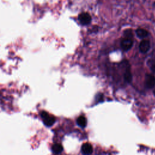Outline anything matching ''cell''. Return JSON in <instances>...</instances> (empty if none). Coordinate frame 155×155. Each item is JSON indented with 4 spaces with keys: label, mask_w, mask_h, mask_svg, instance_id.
<instances>
[{
    "label": "cell",
    "mask_w": 155,
    "mask_h": 155,
    "mask_svg": "<svg viewBox=\"0 0 155 155\" xmlns=\"http://www.w3.org/2000/svg\"><path fill=\"white\" fill-rule=\"evenodd\" d=\"M52 151L55 154H59L63 150V147L60 143H55L51 147Z\"/></svg>",
    "instance_id": "ba28073f"
},
{
    "label": "cell",
    "mask_w": 155,
    "mask_h": 155,
    "mask_svg": "<svg viewBox=\"0 0 155 155\" xmlns=\"http://www.w3.org/2000/svg\"><path fill=\"white\" fill-rule=\"evenodd\" d=\"M136 33L137 36L140 38H143L147 36L148 31L143 28H138L136 31Z\"/></svg>",
    "instance_id": "9c48e42d"
},
{
    "label": "cell",
    "mask_w": 155,
    "mask_h": 155,
    "mask_svg": "<svg viewBox=\"0 0 155 155\" xmlns=\"http://www.w3.org/2000/svg\"><path fill=\"white\" fill-rule=\"evenodd\" d=\"M124 79L128 83L131 82L132 81V74L131 73L130 68L128 65H127L124 73Z\"/></svg>",
    "instance_id": "52a82bcc"
},
{
    "label": "cell",
    "mask_w": 155,
    "mask_h": 155,
    "mask_svg": "<svg viewBox=\"0 0 155 155\" xmlns=\"http://www.w3.org/2000/svg\"><path fill=\"white\" fill-rule=\"evenodd\" d=\"M155 85V77L152 74H147L145 78V86L148 88H152Z\"/></svg>",
    "instance_id": "277c9868"
},
{
    "label": "cell",
    "mask_w": 155,
    "mask_h": 155,
    "mask_svg": "<svg viewBox=\"0 0 155 155\" xmlns=\"http://www.w3.org/2000/svg\"><path fill=\"white\" fill-rule=\"evenodd\" d=\"M41 116L43 120L44 124L47 127L52 126L55 122V118L45 111H42L41 113Z\"/></svg>",
    "instance_id": "6da1fadb"
},
{
    "label": "cell",
    "mask_w": 155,
    "mask_h": 155,
    "mask_svg": "<svg viewBox=\"0 0 155 155\" xmlns=\"http://www.w3.org/2000/svg\"><path fill=\"white\" fill-rule=\"evenodd\" d=\"M78 19L82 25H88L91 20V16L88 13H82L79 15Z\"/></svg>",
    "instance_id": "3957f363"
},
{
    "label": "cell",
    "mask_w": 155,
    "mask_h": 155,
    "mask_svg": "<svg viewBox=\"0 0 155 155\" xmlns=\"http://www.w3.org/2000/svg\"><path fill=\"white\" fill-rule=\"evenodd\" d=\"M81 151L84 154H90L93 152V147L89 143H85L82 145Z\"/></svg>",
    "instance_id": "8992f818"
},
{
    "label": "cell",
    "mask_w": 155,
    "mask_h": 155,
    "mask_svg": "<svg viewBox=\"0 0 155 155\" xmlns=\"http://www.w3.org/2000/svg\"><path fill=\"white\" fill-rule=\"evenodd\" d=\"M125 35L126 37H128V38H131L132 37V33L130 30H127L125 32Z\"/></svg>",
    "instance_id": "8fae6325"
},
{
    "label": "cell",
    "mask_w": 155,
    "mask_h": 155,
    "mask_svg": "<svg viewBox=\"0 0 155 155\" xmlns=\"http://www.w3.org/2000/svg\"><path fill=\"white\" fill-rule=\"evenodd\" d=\"M76 122H77V124L81 127H85L87 125V123L86 118L82 116L78 117L76 120Z\"/></svg>",
    "instance_id": "30bf717a"
},
{
    "label": "cell",
    "mask_w": 155,
    "mask_h": 155,
    "mask_svg": "<svg viewBox=\"0 0 155 155\" xmlns=\"http://www.w3.org/2000/svg\"><path fill=\"white\" fill-rule=\"evenodd\" d=\"M133 43V42L131 38L125 37L122 40L120 43V46L123 50L128 51L132 47Z\"/></svg>",
    "instance_id": "7a4b0ae2"
},
{
    "label": "cell",
    "mask_w": 155,
    "mask_h": 155,
    "mask_svg": "<svg viewBox=\"0 0 155 155\" xmlns=\"http://www.w3.org/2000/svg\"><path fill=\"white\" fill-rule=\"evenodd\" d=\"M150 47V42H149V41L146 40V39L142 41L139 46L140 51L143 53H147L149 50Z\"/></svg>",
    "instance_id": "5b68a950"
},
{
    "label": "cell",
    "mask_w": 155,
    "mask_h": 155,
    "mask_svg": "<svg viewBox=\"0 0 155 155\" xmlns=\"http://www.w3.org/2000/svg\"><path fill=\"white\" fill-rule=\"evenodd\" d=\"M153 93H154V94L155 95V89L154 90V91H153Z\"/></svg>",
    "instance_id": "4fadbf2b"
},
{
    "label": "cell",
    "mask_w": 155,
    "mask_h": 155,
    "mask_svg": "<svg viewBox=\"0 0 155 155\" xmlns=\"http://www.w3.org/2000/svg\"><path fill=\"white\" fill-rule=\"evenodd\" d=\"M151 71H153V72H155V64H153V65H152L151 66Z\"/></svg>",
    "instance_id": "7c38bea8"
}]
</instances>
